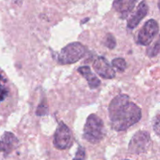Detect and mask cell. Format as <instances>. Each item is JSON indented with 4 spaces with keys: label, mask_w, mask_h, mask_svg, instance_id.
<instances>
[{
    "label": "cell",
    "mask_w": 160,
    "mask_h": 160,
    "mask_svg": "<svg viewBox=\"0 0 160 160\" xmlns=\"http://www.w3.org/2000/svg\"><path fill=\"white\" fill-rule=\"evenodd\" d=\"M111 127L117 131L128 129L142 118V109L131 101L127 95H119L111 101L109 106Z\"/></svg>",
    "instance_id": "obj_1"
},
{
    "label": "cell",
    "mask_w": 160,
    "mask_h": 160,
    "mask_svg": "<svg viewBox=\"0 0 160 160\" xmlns=\"http://www.w3.org/2000/svg\"><path fill=\"white\" fill-rule=\"evenodd\" d=\"M104 123L100 117L95 114H91L87 119L84 128L83 137L92 144H97L105 137Z\"/></svg>",
    "instance_id": "obj_2"
},
{
    "label": "cell",
    "mask_w": 160,
    "mask_h": 160,
    "mask_svg": "<svg viewBox=\"0 0 160 160\" xmlns=\"http://www.w3.org/2000/svg\"><path fill=\"white\" fill-rule=\"evenodd\" d=\"M86 48L80 42H73L68 44L61 49L58 55V61L60 64H71L79 61L84 56Z\"/></svg>",
    "instance_id": "obj_3"
},
{
    "label": "cell",
    "mask_w": 160,
    "mask_h": 160,
    "mask_svg": "<svg viewBox=\"0 0 160 160\" xmlns=\"http://www.w3.org/2000/svg\"><path fill=\"white\" fill-rule=\"evenodd\" d=\"M152 145L150 134L147 131H140L136 133L130 141L128 150L133 154L145 153L149 149Z\"/></svg>",
    "instance_id": "obj_4"
},
{
    "label": "cell",
    "mask_w": 160,
    "mask_h": 160,
    "mask_svg": "<svg viewBox=\"0 0 160 160\" xmlns=\"http://www.w3.org/2000/svg\"><path fill=\"white\" fill-rule=\"evenodd\" d=\"M159 24L153 19L148 20L145 23L138 34L137 42L141 45H150L154 38L159 32Z\"/></svg>",
    "instance_id": "obj_5"
},
{
    "label": "cell",
    "mask_w": 160,
    "mask_h": 160,
    "mask_svg": "<svg viewBox=\"0 0 160 160\" xmlns=\"http://www.w3.org/2000/svg\"><path fill=\"white\" fill-rule=\"evenodd\" d=\"M73 138L70 128L61 122L56 128V133L53 139V144L56 148L60 150L67 149L71 145Z\"/></svg>",
    "instance_id": "obj_6"
},
{
    "label": "cell",
    "mask_w": 160,
    "mask_h": 160,
    "mask_svg": "<svg viewBox=\"0 0 160 160\" xmlns=\"http://www.w3.org/2000/svg\"><path fill=\"white\" fill-rule=\"evenodd\" d=\"M93 68L100 77L105 79H112L116 76L115 70L103 56H99L95 59L93 63Z\"/></svg>",
    "instance_id": "obj_7"
},
{
    "label": "cell",
    "mask_w": 160,
    "mask_h": 160,
    "mask_svg": "<svg viewBox=\"0 0 160 160\" xmlns=\"http://www.w3.org/2000/svg\"><path fill=\"white\" fill-rule=\"evenodd\" d=\"M19 145V141L15 134L6 131L0 139V152L8 155L17 148Z\"/></svg>",
    "instance_id": "obj_8"
},
{
    "label": "cell",
    "mask_w": 160,
    "mask_h": 160,
    "mask_svg": "<svg viewBox=\"0 0 160 160\" xmlns=\"http://www.w3.org/2000/svg\"><path fill=\"white\" fill-rule=\"evenodd\" d=\"M148 11V6L145 2H141L138 6L135 12L131 16L128 20V28L134 29L139 24L142 19L147 15Z\"/></svg>",
    "instance_id": "obj_9"
},
{
    "label": "cell",
    "mask_w": 160,
    "mask_h": 160,
    "mask_svg": "<svg viewBox=\"0 0 160 160\" xmlns=\"http://www.w3.org/2000/svg\"><path fill=\"white\" fill-rule=\"evenodd\" d=\"M136 4L135 0H119L113 2V8L117 12H119L122 19L128 17Z\"/></svg>",
    "instance_id": "obj_10"
},
{
    "label": "cell",
    "mask_w": 160,
    "mask_h": 160,
    "mask_svg": "<svg viewBox=\"0 0 160 160\" xmlns=\"http://www.w3.org/2000/svg\"><path fill=\"white\" fill-rule=\"evenodd\" d=\"M78 71L87 80L88 85L91 89H95L101 84L100 80L94 74L91 70L90 67L88 66H84L78 68Z\"/></svg>",
    "instance_id": "obj_11"
},
{
    "label": "cell",
    "mask_w": 160,
    "mask_h": 160,
    "mask_svg": "<svg viewBox=\"0 0 160 160\" xmlns=\"http://www.w3.org/2000/svg\"><path fill=\"white\" fill-rule=\"evenodd\" d=\"M9 89L7 87V79L4 72L0 69V103L8 97Z\"/></svg>",
    "instance_id": "obj_12"
},
{
    "label": "cell",
    "mask_w": 160,
    "mask_h": 160,
    "mask_svg": "<svg viewBox=\"0 0 160 160\" xmlns=\"http://www.w3.org/2000/svg\"><path fill=\"white\" fill-rule=\"evenodd\" d=\"M160 52V34L154 43L147 48L146 54L148 57H155Z\"/></svg>",
    "instance_id": "obj_13"
},
{
    "label": "cell",
    "mask_w": 160,
    "mask_h": 160,
    "mask_svg": "<svg viewBox=\"0 0 160 160\" xmlns=\"http://www.w3.org/2000/svg\"><path fill=\"white\" fill-rule=\"evenodd\" d=\"M112 65L120 72H123L127 68V62L123 58H116L112 61Z\"/></svg>",
    "instance_id": "obj_14"
},
{
    "label": "cell",
    "mask_w": 160,
    "mask_h": 160,
    "mask_svg": "<svg viewBox=\"0 0 160 160\" xmlns=\"http://www.w3.org/2000/svg\"><path fill=\"white\" fill-rule=\"evenodd\" d=\"M105 45L110 49L115 48L116 45H117V42H116L115 38L112 34H108L106 35V38H105Z\"/></svg>",
    "instance_id": "obj_15"
},
{
    "label": "cell",
    "mask_w": 160,
    "mask_h": 160,
    "mask_svg": "<svg viewBox=\"0 0 160 160\" xmlns=\"http://www.w3.org/2000/svg\"><path fill=\"white\" fill-rule=\"evenodd\" d=\"M152 128L155 133L158 136H160V113H158L153 119Z\"/></svg>",
    "instance_id": "obj_16"
},
{
    "label": "cell",
    "mask_w": 160,
    "mask_h": 160,
    "mask_svg": "<svg viewBox=\"0 0 160 160\" xmlns=\"http://www.w3.org/2000/svg\"><path fill=\"white\" fill-rule=\"evenodd\" d=\"M47 112H48V106L44 100V102H42L38 107L37 110H36V114L38 116H44L47 113Z\"/></svg>",
    "instance_id": "obj_17"
},
{
    "label": "cell",
    "mask_w": 160,
    "mask_h": 160,
    "mask_svg": "<svg viewBox=\"0 0 160 160\" xmlns=\"http://www.w3.org/2000/svg\"><path fill=\"white\" fill-rule=\"evenodd\" d=\"M84 158H85V150L83 147L80 146L77 152L76 156L73 160H84Z\"/></svg>",
    "instance_id": "obj_18"
},
{
    "label": "cell",
    "mask_w": 160,
    "mask_h": 160,
    "mask_svg": "<svg viewBox=\"0 0 160 160\" xmlns=\"http://www.w3.org/2000/svg\"><path fill=\"white\" fill-rule=\"evenodd\" d=\"M158 7H159V9L160 11V1L159 2H158Z\"/></svg>",
    "instance_id": "obj_19"
},
{
    "label": "cell",
    "mask_w": 160,
    "mask_h": 160,
    "mask_svg": "<svg viewBox=\"0 0 160 160\" xmlns=\"http://www.w3.org/2000/svg\"><path fill=\"white\" fill-rule=\"evenodd\" d=\"M123 160H129V159H123Z\"/></svg>",
    "instance_id": "obj_20"
}]
</instances>
